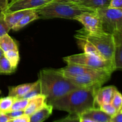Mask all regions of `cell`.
I'll return each instance as SVG.
<instances>
[{
	"label": "cell",
	"instance_id": "1",
	"mask_svg": "<svg viewBox=\"0 0 122 122\" xmlns=\"http://www.w3.org/2000/svg\"><path fill=\"white\" fill-rule=\"evenodd\" d=\"M97 91L88 88H77L47 104L51 105L55 109L79 116L91 108H97L95 101Z\"/></svg>",
	"mask_w": 122,
	"mask_h": 122
},
{
	"label": "cell",
	"instance_id": "2",
	"mask_svg": "<svg viewBox=\"0 0 122 122\" xmlns=\"http://www.w3.org/2000/svg\"><path fill=\"white\" fill-rule=\"evenodd\" d=\"M38 81L41 94L49 103L74 89L79 88L70 80L54 69H43L39 71Z\"/></svg>",
	"mask_w": 122,
	"mask_h": 122
},
{
	"label": "cell",
	"instance_id": "3",
	"mask_svg": "<svg viewBox=\"0 0 122 122\" xmlns=\"http://www.w3.org/2000/svg\"><path fill=\"white\" fill-rule=\"evenodd\" d=\"M39 17L43 19H61L75 20L77 15L86 11H93L81 7L73 2H58L54 1L51 3L36 10Z\"/></svg>",
	"mask_w": 122,
	"mask_h": 122
},
{
	"label": "cell",
	"instance_id": "4",
	"mask_svg": "<svg viewBox=\"0 0 122 122\" xmlns=\"http://www.w3.org/2000/svg\"><path fill=\"white\" fill-rule=\"evenodd\" d=\"M77 33L91 42L104 59L113 60L116 46L113 35L104 32H89L83 28L77 31Z\"/></svg>",
	"mask_w": 122,
	"mask_h": 122
},
{
	"label": "cell",
	"instance_id": "5",
	"mask_svg": "<svg viewBox=\"0 0 122 122\" xmlns=\"http://www.w3.org/2000/svg\"><path fill=\"white\" fill-rule=\"evenodd\" d=\"M63 60L67 64H78L94 70L104 71L112 74L116 70L113 60L101 59L84 52L67 56L63 58Z\"/></svg>",
	"mask_w": 122,
	"mask_h": 122
},
{
	"label": "cell",
	"instance_id": "6",
	"mask_svg": "<svg viewBox=\"0 0 122 122\" xmlns=\"http://www.w3.org/2000/svg\"><path fill=\"white\" fill-rule=\"evenodd\" d=\"M95 12L101 20L104 32L112 35L122 33V9L108 7Z\"/></svg>",
	"mask_w": 122,
	"mask_h": 122
},
{
	"label": "cell",
	"instance_id": "7",
	"mask_svg": "<svg viewBox=\"0 0 122 122\" xmlns=\"http://www.w3.org/2000/svg\"><path fill=\"white\" fill-rule=\"evenodd\" d=\"M112 73L104 71H97L74 77H67L79 88L98 90L108 81Z\"/></svg>",
	"mask_w": 122,
	"mask_h": 122
},
{
	"label": "cell",
	"instance_id": "8",
	"mask_svg": "<svg viewBox=\"0 0 122 122\" xmlns=\"http://www.w3.org/2000/svg\"><path fill=\"white\" fill-rule=\"evenodd\" d=\"M75 20L79 21L84 26L83 29L89 32H102V24L95 11H86L77 15Z\"/></svg>",
	"mask_w": 122,
	"mask_h": 122
},
{
	"label": "cell",
	"instance_id": "9",
	"mask_svg": "<svg viewBox=\"0 0 122 122\" xmlns=\"http://www.w3.org/2000/svg\"><path fill=\"white\" fill-rule=\"evenodd\" d=\"M56 0H15L8 4L4 12H12L21 10H36Z\"/></svg>",
	"mask_w": 122,
	"mask_h": 122
},
{
	"label": "cell",
	"instance_id": "10",
	"mask_svg": "<svg viewBox=\"0 0 122 122\" xmlns=\"http://www.w3.org/2000/svg\"><path fill=\"white\" fill-rule=\"evenodd\" d=\"M57 70L66 77H74L86 73L100 71L75 64H67L66 67L57 69Z\"/></svg>",
	"mask_w": 122,
	"mask_h": 122
},
{
	"label": "cell",
	"instance_id": "11",
	"mask_svg": "<svg viewBox=\"0 0 122 122\" xmlns=\"http://www.w3.org/2000/svg\"><path fill=\"white\" fill-rule=\"evenodd\" d=\"M117 89L114 86H108L99 88L95 94L96 106H100L104 104L111 103L114 92Z\"/></svg>",
	"mask_w": 122,
	"mask_h": 122
},
{
	"label": "cell",
	"instance_id": "12",
	"mask_svg": "<svg viewBox=\"0 0 122 122\" xmlns=\"http://www.w3.org/2000/svg\"><path fill=\"white\" fill-rule=\"evenodd\" d=\"M75 38L76 39V42H77L78 46L83 51L84 53L92 55V56H95V57H98L101 59L104 60L102 57L101 54L94 46V45L91 42H90L89 41H88L86 39L78 35L77 33L75 35Z\"/></svg>",
	"mask_w": 122,
	"mask_h": 122
},
{
	"label": "cell",
	"instance_id": "13",
	"mask_svg": "<svg viewBox=\"0 0 122 122\" xmlns=\"http://www.w3.org/2000/svg\"><path fill=\"white\" fill-rule=\"evenodd\" d=\"M46 103L47 102L46 97L42 94H39L37 96L34 97L29 99L28 104L24 110L25 114L30 116L44 107Z\"/></svg>",
	"mask_w": 122,
	"mask_h": 122
},
{
	"label": "cell",
	"instance_id": "14",
	"mask_svg": "<svg viewBox=\"0 0 122 122\" xmlns=\"http://www.w3.org/2000/svg\"><path fill=\"white\" fill-rule=\"evenodd\" d=\"M110 0H81L73 3L89 10L95 11L97 10L108 8Z\"/></svg>",
	"mask_w": 122,
	"mask_h": 122
},
{
	"label": "cell",
	"instance_id": "15",
	"mask_svg": "<svg viewBox=\"0 0 122 122\" xmlns=\"http://www.w3.org/2000/svg\"><path fill=\"white\" fill-rule=\"evenodd\" d=\"M79 117L88 118L97 122H108L111 117L102 112L99 108H92L82 113Z\"/></svg>",
	"mask_w": 122,
	"mask_h": 122
},
{
	"label": "cell",
	"instance_id": "16",
	"mask_svg": "<svg viewBox=\"0 0 122 122\" xmlns=\"http://www.w3.org/2000/svg\"><path fill=\"white\" fill-rule=\"evenodd\" d=\"M53 107L46 103L41 109L29 116V122H43L52 114Z\"/></svg>",
	"mask_w": 122,
	"mask_h": 122
},
{
	"label": "cell",
	"instance_id": "17",
	"mask_svg": "<svg viewBox=\"0 0 122 122\" xmlns=\"http://www.w3.org/2000/svg\"><path fill=\"white\" fill-rule=\"evenodd\" d=\"M37 81L32 83H24L17 86H8V95L15 98H20L25 95L32 87L35 85Z\"/></svg>",
	"mask_w": 122,
	"mask_h": 122
},
{
	"label": "cell",
	"instance_id": "18",
	"mask_svg": "<svg viewBox=\"0 0 122 122\" xmlns=\"http://www.w3.org/2000/svg\"><path fill=\"white\" fill-rule=\"evenodd\" d=\"M33 10V9H32ZM32 10H21L12 12H4V19L6 23L11 29L13 26L27 13Z\"/></svg>",
	"mask_w": 122,
	"mask_h": 122
},
{
	"label": "cell",
	"instance_id": "19",
	"mask_svg": "<svg viewBox=\"0 0 122 122\" xmlns=\"http://www.w3.org/2000/svg\"><path fill=\"white\" fill-rule=\"evenodd\" d=\"M39 15L36 12V10H32L30 11L25 14L15 25L11 29L14 31H18L29 25L30 23L38 20L39 19Z\"/></svg>",
	"mask_w": 122,
	"mask_h": 122
},
{
	"label": "cell",
	"instance_id": "20",
	"mask_svg": "<svg viewBox=\"0 0 122 122\" xmlns=\"http://www.w3.org/2000/svg\"><path fill=\"white\" fill-rule=\"evenodd\" d=\"M0 48L4 52L10 50H19L16 42L8 33L0 36Z\"/></svg>",
	"mask_w": 122,
	"mask_h": 122
},
{
	"label": "cell",
	"instance_id": "21",
	"mask_svg": "<svg viewBox=\"0 0 122 122\" xmlns=\"http://www.w3.org/2000/svg\"><path fill=\"white\" fill-rule=\"evenodd\" d=\"M4 56L8 60L13 69L16 70L20 61L19 50H10L6 51L4 52Z\"/></svg>",
	"mask_w": 122,
	"mask_h": 122
},
{
	"label": "cell",
	"instance_id": "22",
	"mask_svg": "<svg viewBox=\"0 0 122 122\" xmlns=\"http://www.w3.org/2000/svg\"><path fill=\"white\" fill-rule=\"evenodd\" d=\"M15 98L8 95V97L0 98V112L7 113L11 111L12 105Z\"/></svg>",
	"mask_w": 122,
	"mask_h": 122
},
{
	"label": "cell",
	"instance_id": "23",
	"mask_svg": "<svg viewBox=\"0 0 122 122\" xmlns=\"http://www.w3.org/2000/svg\"><path fill=\"white\" fill-rule=\"evenodd\" d=\"M113 60L116 70H121L122 69V44L116 45Z\"/></svg>",
	"mask_w": 122,
	"mask_h": 122
},
{
	"label": "cell",
	"instance_id": "24",
	"mask_svg": "<svg viewBox=\"0 0 122 122\" xmlns=\"http://www.w3.org/2000/svg\"><path fill=\"white\" fill-rule=\"evenodd\" d=\"M0 70L2 74H11L15 71L4 55L0 58Z\"/></svg>",
	"mask_w": 122,
	"mask_h": 122
},
{
	"label": "cell",
	"instance_id": "25",
	"mask_svg": "<svg viewBox=\"0 0 122 122\" xmlns=\"http://www.w3.org/2000/svg\"><path fill=\"white\" fill-rule=\"evenodd\" d=\"M29 101V100H27V99L15 98L13 105H12L11 111H24L28 104Z\"/></svg>",
	"mask_w": 122,
	"mask_h": 122
},
{
	"label": "cell",
	"instance_id": "26",
	"mask_svg": "<svg viewBox=\"0 0 122 122\" xmlns=\"http://www.w3.org/2000/svg\"><path fill=\"white\" fill-rule=\"evenodd\" d=\"M41 94V87L40 85H39V81H37V83H36L35 85L33 86L25 95L22 97L20 98H23V99H29L32 98L34 97L37 96V95H39Z\"/></svg>",
	"mask_w": 122,
	"mask_h": 122
},
{
	"label": "cell",
	"instance_id": "27",
	"mask_svg": "<svg viewBox=\"0 0 122 122\" xmlns=\"http://www.w3.org/2000/svg\"><path fill=\"white\" fill-rule=\"evenodd\" d=\"M111 104L114 106L117 111L122 108V96L121 93L117 89L114 92Z\"/></svg>",
	"mask_w": 122,
	"mask_h": 122
},
{
	"label": "cell",
	"instance_id": "28",
	"mask_svg": "<svg viewBox=\"0 0 122 122\" xmlns=\"http://www.w3.org/2000/svg\"><path fill=\"white\" fill-rule=\"evenodd\" d=\"M99 108L107 115L110 116L111 117H113L118 112L111 103L104 104L101 105L99 106Z\"/></svg>",
	"mask_w": 122,
	"mask_h": 122
},
{
	"label": "cell",
	"instance_id": "29",
	"mask_svg": "<svg viewBox=\"0 0 122 122\" xmlns=\"http://www.w3.org/2000/svg\"><path fill=\"white\" fill-rule=\"evenodd\" d=\"M11 30L9 26L6 23L4 19V12L0 14V36L5 33H8Z\"/></svg>",
	"mask_w": 122,
	"mask_h": 122
},
{
	"label": "cell",
	"instance_id": "30",
	"mask_svg": "<svg viewBox=\"0 0 122 122\" xmlns=\"http://www.w3.org/2000/svg\"><path fill=\"white\" fill-rule=\"evenodd\" d=\"M55 122H80V117L75 114H69L66 118Z\"/></svg>",
	"mask_w": 122,
	"mask_h": 122
},
{
	"label": "cell",
	"instance_id": "31",
	"mask_svg": "<svg viewBox=\"0 0 122 122\" xmlns=\"http://www.w3.org/2000/svg\"><path fill=\"white\" fill-rule=\"evenodd\" d=\"M6 114H7V116H8L11 119H14V118L19 117L23 115V114H25V112L21 110L11 111V112H8V113H6Z\"/></svg>",
	"mask_w": 122,
	"mask_h": 122
},
{
	"label": "cell",
	"instance_id": "32",
	"mask_svg": "<svg viewBox=\"0 0 122 122\" xmlns=\"http://www.w3.org/2000/svg\"><path fill=\"white\" fill-rule=\"evenodd\" d=\"M108 7L122 9V0H110Z\"/></svg>",
	"mask_w": 122,
	"mask_h": 122
},
{
	"label": "cell",
	"instance_id": "33",
	"mask_svg": "<svg viewBox=\"0 0 122 122\" xmlns=\"http://www.w3.org/2000/svg\"><path fill=\"white\" fill-rule=\"evenodd\" d=\"M9 122H29V116L24 114L19 117L10 119Z\"/></svg>",
	"mask_w": 122,
	"mask_h": 122
},
{
	"label": "cell",
	"instance_id": "34",
	"mask_svg": "<svg viewBox=\"0 0 122 122\" xmlns=\"http://www.w3.org/2000/svg\"><path fill=\"white\" fill-rule=\"evenodd\" d=\"M110 120L112 122H122V108L111 117Z\"/></svg>",
	"mask_w": 122,
	"mask_h": 122
},
{
	"label": "cell",
	"instance_id": "35",
	"mask_svg": "<svg viewBox=\"0 0 122 122\" xmlns=\"http://www.w3.org/2000/svg\"><path fill=\"white\" fill-rule=\"evenodd\" d=\"M8 0H0V10L5 11L8 5Z\"/></svg>",
	"mask_w": 122,
	"mask_h": 122
},
{
	"label": "cell",
	"instance_id": "36",
	"mask_svg": "<svg viewBox=\"0 0 122 122\" xmlns=\"http://www.w3.org/2000/svg\"><path fill=\"white\" fill-rule=\"evenodd\" d=\"M10 119L6 113L0 112V122H9Z\"/></svg>",
	"mask_w": 122,
	"mask_h": 122
},
{
	"label": "cell",
	"instance_id": "37",
	"mask_svg": "<svg viewBox=\"0 0 122 122\" xmlns=\"http://www.w3.org/2000/svg\"><path fill=\"white\" fill-rule=\"evenodd\" d=\"M80 122H97L88 118H83L80 117Z\"/></svg>",
	"mask_w": 122,
	"mask_h": 122
},
{
	"label": "cell",
	"instance_id": "38",
	"mask_svg": "<svg viewBox=\"0 0 122 122\" xmlns=\"http://www.w3.org/2000/svg\"><path fill=\"white\" fill-rule=\"evenodd\" d=\"M58 2H76L81 0H56Z\"/></svg>",
	"mask_w": 122,
	"mask_h": 122
},
{
	"label": "cell",
	"instance_id": "39",
	"mask_svg": "<svg viewBox=\"0 0 122 122\" xmlns=\"http://www.w3.org/2000/svg\"><path fill=\"white\" fill-rule=\"evenodd\" d=\"M4 55V52L2 51V50H1V48H0V58H1V57H2V56Z\"/></svg>",
	"mask_w": 122,
	"mask_h": 122
},
{
	"label": "cell",
	"instance_id": "40",
	"mask_svg": "<svg viewBox=\"0 0 122 122\" xmlns=\"http://www.w3.org/2000/svg\"><path fill=\"white\" fill-rule=\"evenodd\" d=\"M15 1V0H11V2H13V1Z\"/></svg>",
	"mask_w": 122,
	"mask_h": 122
},
{
	"label": "cell",
	"instance_id": "41",
	"mask_svg": "<svg viewBox=\"0 0 122 122\" xmlns=\"http://www.w3.org/2000/svg\"><path fill=\"white\" fill-rule=\"evenodd\" d=\"M1 74H2V73H1V70H0V75H1Z\"/></svg>",
	"mask_w": 122,
	"mask_h": 122
},
{
	"label": "cell",
	"instance_id": "42",
	"mask_svg": "<svg viewBox=\"0 0 122 122\" xmlns=\"http://www.w3.org/2000/svg\"><path fill=\"white\" fill-rule=\"evenodd\" d=\"M112 122V121H111V120H110V121L109 122Z\"/></svg>",
	"mask_w": 122,
	"mask_h": 122
},
{
	"label": "cell",
	"instance_id": "43",
	"mask_svg": "<svg viewBox=\"0 0 122 122\" xmlns=\"http://www.w3.org/2000/svg\"><path fill=\"white\" fill-rule=\"evenodd\" d=\"M0 94H1V91H0Z\"/></svg>",
	"mask_w": 122,
	"mask_h": 122
}]
</instances>
